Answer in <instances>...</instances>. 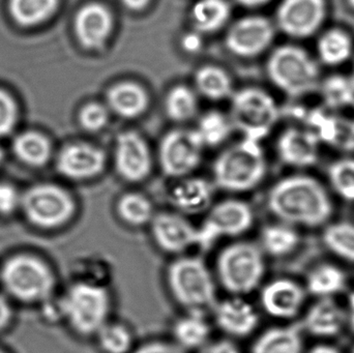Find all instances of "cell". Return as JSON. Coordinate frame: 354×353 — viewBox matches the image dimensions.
Listing matches in <instances>:
<instances>
[{
    "mask_svg": "<svg viewBox=\"0 0 354 353\" xmlns=\"http://www.w3.org/2000/svg\"><path fill=\"white\" fill-rule=\"evenodd\" d=\"M299 240V234L293 226L279 222L262 228L257 244L266 256L282 258L295 252Z\"/></svg>",
    "mask_w": 354,
    "mask_h": 353,
    "instance_id": "83f0119b",
    "label": "cell"
},
{
    "mask_svg": "<svg viewBox=\"0 0 354 353\" xmlns=\"http://www.w3.org/2000/svg\"><path fill=\"white\" fill-rule=\"evenodd\" d=\"M20 211L33 229L52 233L74 222L78 205L74 196L62 186L43 182L21 193Z\"/></svg>",
    "mask_w": 354,
    "mask_h": 353,
    "instance_id": "52a82bcc",
    "label": "cell"
},
{
    "mask_svg": "<svg viewBox=\"0 0 354 353\" xmlns=\"http://www.w3.org/2000/svg\"><path fill=\"white\" fill-rule=\"evenodd\" d=\"M268 207L274 217L289 225L318 227L332 217L328 193L318 180L293 175L279 180L270 189Z\"/></svg>",
    "mask_w": 354,
    "mask_h": 353,
    "instance_id": "6da1fadb",
    "label": "cell"
},
{
    "mask_svg": "<svg viewBox=\"0 0 354 353\" xmlns=\"http://www.w3.org/2000/svg\"><path fill=\"white\" fill-rule=\"evenodd\" d=\"M114 165L122 180L140 182L151 171V153L149 144L134 131L120 133L116 138Z\"/></svg>",
    "mask_w": 354,
    "mask_h": 353,
    "instance_id": "2e32d148",
    "label": "cell"
},
{
    "mask_svg": "<svg viewBox=\"0 0 354 353\" xmlns=\"http://www.w3.org/2000/svg\"><path fill=\"white\" fill-rule=\"evenodd\" d=\"M235 1L241 6H245V8H255L266 6L270 0H235Z\"/></svg>",
    "mask_w": 354,
    "mask_h": 353,
    "instance_id": "681fc988",
    "label": "cell"
},
{
    "mask_svg": "<svg viewBox=\"0 0 354 353\" xmlns=\"http://www.w3.org/2000/svg\"><path fill=\"white\" fill-rule=\"evenodd\" d=\"M4 161V153L1 149H0V167H1L2 164H3Z\"/></svg>",
    "mask_w": 354,
    "mask_h": 353,
    "instance_id": "f5cc1de1",
    "label": "cell"
},
{
    "mask_svg": "<svg viewBox=\"0 0 354 353\" xmlns=\"http://www.w3.org/2000/svg\"><path fill=\"white\" fill-rule=\"evenodd\" d=\"M164 283L183 312L210 314L218 300L214 271L199 255L187 253L171 258L164 271Z\"/></svg>",
    "mask_w": 354,
    "mask_h": 353,
    "instance_id": "277c9868",
    "label": "cell"
},
{
    "mask_svg": "<svg viewBox=\"0 0 354 353\" xmlns=\"http://www.w3.org/2000/svg\"><path fill=\"white\" fill-rule=\"evenodd\" d=\"M326 0H282L277 8V26L289 37H311L324 24Z\"/></svg>",
    "mask_w": 354,
    "mask_h": 353,
    "instance_id": "9a60e30c",
    "label": "cell"
},
{
    "mask_svg": "<svg viewBox=\"0 0 354 353\" xmlns=\"http://www.w3.org/2000/svg\"><path fill=\"white\" fill-rule=\"evenodd\" d=\"M351 35L341 28H330L318 39L317 51L320 59L328 66L344 64L353 54Z\"/></svg>",
    "mask_w": 354,
    "mask_h": 353,
    "instance_id": "e575fe53",
    "label": "cell"
},
{
    "mask_svg": "<svg viewBox=\"0 0 354 353\" xmlns=\"http://www.w3.org/2000/svg\"><path fill=\"white\" fill-rule=\"evenodd\" d=\"M21 193L8 182H0V219H8L20 211Z\"/></svg>",
    "mask_w": 354,
    "mask_h": 353,
    "instance_id": "7bdbcfd3",
    "label": "cell"
},
{
    "mask_svg": "<svg viewBox=\"0 0 354 353\" xmlns=\"http://www.w3.org/2000/svg\"><path fill=\"white\" fill-rule=\"evenodd\" d=\"M122 6L133 12H141L151 3V0H120Z\"/></svg>",
    "mask_w": 354,
    "mask_h": 353,
    "instance_id": "c3c4849f",
    "label": "cell"
},
{
    "mask_svg": "<svg viewBox=\"0 0 354 353\" xmlns=\"http://www.w3.org/2000/svg\"><path fill=\"white\" fill-rule=\"evenodd\" d=\"M306 287L310 294L318 298H333L346 287V276L336 265H320L310 271Z\"/></svg>",
    "mask_w": 354,
    "mask_h": 353,
    "instance_id": "836d02e7",
    "label": "cell"
},
{
    "mask_svg": "<svg viewBox=\"0 0 354 353\" xmlns=\"http://www.w3.org/2000/svg\"><path fill=\"white\" fill-rule=\"evenodd\" d=\"M197 226L198 249L208 251L224 240L243 238L255 223V213L249 203L241 199H226L212 205Z\"/></svg>",
    "mask_w": 354,
    "mask_h": 353,
    "instance_id": "30bf717a",
    "label": "cell"
},
{
    "mask_svg": "<svg viewBox=\"0 0 354 353\" xmlns=\"http://www.w3.org/2000/svg\"><path fill=\"white\" fill-rule=\"evenodd\" d=\"M347 3L349 4V6H351L353 10H354V0H347Z\"/></svg>",
    "mask_w": 354,
    "mask_h": 353,
    "instance_id": "db71d44e",
    "label": "cell"
},
{
    "mask_svg": "<svg viewBox=\"0 0 354 353\" xmlns=\"http://www.w3.org/2000/svg\"><path fill=\"white\" fill-rule=\"evenodd\" d=\"M195 130L205 147L223 144L234 131L229 116L218 110L203 114Z\"/></svg>",
    "mask_w": 354,
    "mask_h": 353,
    "instance_id": "d590c367",
    "label": "cell"
},
{
    "mask_svg": "<svg viewBox=\"0 0 354 353\" xmlns=\"http://www.w3.org/2000/svg\"><path fill=\"white\" fill-rule=\"evenodd\" d=\"M102 353H131L136 343L134 330L122 321L111 318L93 337Z\"/></svg>",
    "mask_w": 354,
    "mask_h": 353,
    "instance_id": "1f68e13d",
    "label": "cell"
},
{
    "mask_svg": "<svg viewBox=\"0 0 354 353\" xmlns=\"http://www.w3.org/2000/svg\"><path fill=\"white\" fill-rule=\"evenodd\" d=\"M276 27L270 19L258 15L245 16L233 23L225 37L227 49L239 57L260 55L272 45Z\"/></svg>",
    "mask_w": 354,
    "mask_h": 353,
    "instance_id": "5bb4252c",
    "label": "cell"
},
{
    "mask_svg": "<svg viewBox=\"0 0 354 353\" xmlns=\"http://www.w3.org/2000/svg\"><path fill=\"white\" fill-rule=\"evenodd\" d=\"M353 353H354V348H353Z\"/></svg>",
    "mask_w": 354,
    "mask_h": 353,
    "instance_id": "6f0895ef",
    "label": "cell"
},
{
    "mask_svg": "<svg viewBox=\"0 0 354 353\" xmlns=\"http://www.w3.org/2000/svg\"><path fill=\"white\" fill-rule=\"evenodd\" d=\"M326 248L336 256L354 263V224L339 222L330 224L322 236Z\"/></svg>",
    "mask_w": 354,
    "mask_h": 353,
    "instance_id": "74e56055",
    "label": "cell"
},
{
    "mask_svg": "<svg viewBox=\"0 0 354 353\" xmlns=\"http://www.w3.org/2000/svg\"><path fill=\"white\" fill-rule=\"evenodd\" d=\"M330 180L339 196L354 202V159L335 162L330 168Z\"/></svg>",
    "mask_w": 354,
    "mask_h": 353,
    "instance_id": "ab89813d",
    "label": "cell"
},
{
    "mask_svg": "<svg viewBox=\"0 0 354 353\" xmlns=\"http://www.w3.org/2000/svg\"><path fill=\"white\" fill-rule=\"evenodd\" d=\"M250 353H303L301 327H270L255 338Z\"/></svg>",
    "mask_w": 354,
    "mask_h": 353,
    "instance_id": "484cf974",
    "label": "cell"
},
{
    "mask_svg": "<svg viewBox=\"0 0 354 353\" xmlns=\"http://www.w3.org/2000/svg\"><path fill=\"white\" fill-rule=\"evenodd\" d=\"M204 147L196 130L170 131L160 143L159 161L162 171L170 178H185L201 163Z\"/></svg>",
    "mask_w": 354,
    "mask_h": 353,
    "instance_id": "8fae6325",
    "label": "cell"
},
{
    "mask_svg": "<svg viewBox=\"0 0 354 353\" xmlns=\"http://www.w3.org/2000/svg\"><path fill=\"white\" fill-rule=\"evenodd\" d=\"M214 184L202 178H183L170 190L174 211L185 216L206 213L214 199Z\"/></svg>",
    "mask_w": 354,
    "mask_h": 353,
    "instance_id": "44dd1931",
    "label": "cell"
},
{
    "mask_svg": "<svg viewBox=\"0 0 354 353\" xmlns=\"http://www.w3.org/2000/svg\"><path fill=\"white\" fill-rule=\"evenodd\" d=\"M274 97L258 87H245L231 95L230 118L233 130L243 138L260 141L266 138L279 120Z\"/></svg>",
    "mask_w": 354,
    "mask_h": 353,
    "instance_id": "ba28073f",
    "label": "cell"
},
{
    "mask_svg": "<svg viewBox=\"0 0 354 353\" xmlns=\"http://www.w3.org/2000/svg\"><path fill=\"white\" fill-rule=\"evenodd\" d=\"M309 122L310 130L320 142L345 153H354V120L316 110L310 114Z\"/></svg>",
    "mask_w": 354,
    "mask_h": 353,
    "instance_id": "603a6c76",
    "label": "cell"
},
{
    "mask_svg": "<svg viewBox=\"0 0 354 353\" xmlns=\"http://www.w3.org/2000/svg\"><path fill=\"white\" fill-rule=\"evenodd\" d=\"M165 111L170 120L185 122L192 120L198 111V97L187 85H176L168 91Z\"/></svg>",
    "mask_w": 354,
    "mask_h": 353,
    "instance_id": "8d00e7d4",
    "label": "cell"
},
{
    "mask_svg": "<svg viewBox=\"0 0 354 353\" xmlns=\"http://www.w3.org/2000/svg\"><path fill=\"white\" fill-rule=\"evenodd\" d=\"M212 271L218 289L227 296L247 298L263 284L266 256L257 242L230 240L216 254Z\"/></svg>",
    "mask_w": 354,
    "mask_h": 353,
    "instance_id": "5b68a950",
    "label": "cell"
},
{
    "mask_svg": "<svg viewBox=\"0 0 354 353\" xmlns=\"http://www.w3.org/2000/svg\"><path fill=\"white\" fill-rule=\"evenodd\" d=\"M351 80H353V84H354V66H353V75H351Z\"/></svg>",
    "mask_w": 354,
    "mask_h": 353,
    "instance_id": "11a10c76",
    "label": "cell"
},
{
    "mask_svg": "<svg viewBox=\"0 0 354 353\" xmlns=\"http://www.w3.org/2000/svg\"><path fill=\"white\" fill-rule=\"evenodd\" d=\"M111 10L100 2L79 8L74 18V33L81 47L89 51L103 49L113 30Z\"/></svg>",
    "mask_w": 354,
    "mask_h": 353,
    "instance_id": "ac0fdd59",
    "label": "cell"
},
{
    "mask_svg": "<svg viewBox=\"0 0 354 353\" xmlns=\"http://www.w3.org/2000/svg\"><path fill=\"white\" fill-rule=\"evenodd\" d=\"M15 155L26 165L41 167L49 162L52 144L46 135L37 131H26L15 137L12 141Z\"/></svg>",
    "mask_w": 354,
    "mask_h": 353,
    "instance_id": "f546056e",
    "label": "cell"
},
{
    "mask_svg": "<svg viewBox=\"0 0 354 353\" xmlns=\"http://www.w3.org/2000/svg\"><path fill=\"white\" fill-rule=\"evenodd\" d=\"M60 321L80 339H93L112 318L114 298L110 288L101 282L79 279L56 298Z\"/></svg>",
    "mask_w": 354,
    "mask_h": 353,
    "instance_id": "3957f363",
    "label": "cell"
},
{
    "mask_svg": "<svg viewBox=\"0 0 354 353\" xmlns=\"http://www.w3.org/2000/svg\"><path fill=\"white\" fill-rule=\"evenodd\" d=\"M59 6L60 0H10L8 10L19 26L31 28L51 19Z\"/></svg>",
    "mask_w": 354,
    "mask_h": 353,
    "instance_id": "4dcf8cb0",
    "label": "cell"
},
{
    "mask_svg": "<svg viewBox=\"0 0 354 353\" xmlns=\"http://www.w3.org/2000/svg\"><path fill=\"white\" fill-rule=\"evenodd\" d=\"M194 80L198 93L210 101H223L234 93L231 77L218 66H202L196 72Z\"/></svg>",
    "mask_w": 354,
    "mask_h": 353,
    "instance_id": "d6a6232c",
    "label": "cell"
},
{
    "mask_svg": "<svg viewBox=\"0 0 354 353\" xmlns=\"http://www.w3.org/2000/svg\"><path fill=\"white\" fill-rule=\"evenodd\" d=\"M270 80L290 97H301L315 89L319 68L315 60L301 48L284 45L277 48L266 64Z\"/></svg>",
    "mask_w": 354,
    "mask_h": 353,
    "instance_id": "9c48e42d",
    "label": "cell"
},
{
    "mask_svg": "<svg viewBox=\"0 0 354 353\" xmlns=\"http://www.w3.org/2000/svg\"><path fill=\"white\" fill-rule=\"evenodd\" d=\"M181 46L185 51L189 52V53H196V52L199 51L202 47L201 33L196 30H194L193 32L187 33L183 37Z\"/></svg>",
    "mask_w": 354,
    "mask_h": 353,
    "instance_id": "7dc6e473",
    "label": "cell"
},
{
    "mask_svg": "<svg viewBox=\"0 0 354 353\" xmlns=\"http://www.w3.org/2000/svg\"><path fill=\"white\" fill-rule=\"evenodd\" d=\"M230 16L231 6L227 0H197L191 10L194 30L201 35L220 30Z\"/></svg>",
    "mask_w": 354,
    "mask_h": 353,
    "instance_id": "f1b7e54d",
    "label": "cell"
},
{
    "mask_svg": "<svg viewBox=\"0 0 354 353\" xmlns=\"http://www.w3.org/2000/svg\"><path fill=\"white\" fill-rule=\"evenodd\" d=\"M319 144L313 131L289 128L281 134L277 151L283 163L293 167H310L317 161Z\"/></svg>",
    "mask_w": 354,
    "mask_h": 353,
    "instance_id": "ffe728a7",
    "label": "cell"
},
{
    "mask_svg": "<svg viewBox=\"0 0 354 353\" xmlns=\"http://www.w3.org/2000/svg\"><path fill=\"white\" fill-rule=\"evenodd\" d=\"M196 353H243L236 341L228 338L210 340L206 345Z\"/></svg>",
    "mask_w": 354,
    "mask_h": 353,
    "instance_id": "f6af8a7d",
    "label": "cell"
},
{
    "mask_svg": "<svg viewBox=\"0 0 354 353\" xmlns=\"http://www.w3.org/2000/svg\"><path fill=\"white\" fill-rule=\"evenodd\" d=\"M109 112L107 106L97 102L85 104L79 111V124L86 132H100L109 122Z\"/></svg>",
    "mask_w": 354,
    "mask_h": 353,
    "instance_id": "60d3db41",
    "label": "cell"
},
{
    "mask_svg": "<svg viewBox=\"0 0 354 353\" xmlns=\"http://www.w3.org/2000/svg\"><path fill=\"white\" fill-rule=\"evenodd\" d=\"M19 120V107L16 99L0 88V138L12 134Z\"/></svg>",
    "mask_w": 354,
    "mask_h": 353,
    "instance_id": "b9f144b4",
    "label": "cell"
},
{
    "mask_svg": "<svg viewBox=\"0 0 354 353\" xmlns=\"http://www.w3.org/2000/svg\"><path fill=\"white\" fill-rule=\"evenodd\" d=\"M259 305L272 318L288 321L299 314L306 300V290L293 280L278 278L259 288Z\"/></svg>",
    "mask_w": 354,
    "mask_h": 353,
    "instance_id": "e0dca14e",
    "label": "cell"
},
{
    "mask_svg": "<svg viewBox=\"0 0 354 353\" xmlns=\"http://www.w3.org/2000/svg\"><path fill=\"white\" fill-rule=\"evenodd\" d=\"M118 221L130 229L149 227L156 215L153 202L140 193H126L115 204Z\"/></svg>",
    "mask_w": 354,
    "mask_h": 353,
    "instance_id": "4316f807",
    "label": "cell"
},
{
    "mask_svg": "<svg viewBox=\"0 0 354 353\" xmlns=\"http://www.w3.org/2000/svg\"><path fill=\"white\" fill-rule=\"evenodd\" d=\"M324 103L332 109L354 105V84L351 77L332 75L322 85Z\"/></svg>",
    "mask_w": 354,
    "mask_h": 353,
    "instance_id": "f35d334b",
    "label": "cell"
},
{
    "mask_svg": "<svg viewBox=\"0 0 354 353\" xmlns=\"http://www.w3.org/2000/svg\"><path fill=\"white\" fill-rule=\"evenodd\" d=\"M209 315L212 325L223 334V337L233 341L251 338L259 329V312L245 296L218 298Z\"/></svg>",
    "mask_w": 354,
    "mask_h": 353,
    "instance_id": "4fadbf2b",
    "label": "cell"
},
{
    "mask_svg": "<svg viewBox=\"0 0 354 353\" xmlns=\"http://www.w3.org/2000/svg\"><path fill=\"white\" fill-rule=\"evenodd\" d=\"M212 331L208 314L183 312L172 323L170 339L187 353L197 352L212 339Z\"/></svg>",
    "mask_w": 354,
    "mask_h": 353,
    "instance_id": "7402d4cb",
    "label": "cell"
},
{
    "mask_svg": "<svg viewBox=\"0 0 354 353\" xmlns=\"http://www.w3.org/2000/svg\"><path fill=\"white\" fill-rule=\"evenodd\" d=\"M109 111L127 120L142 115L149 105L147 90L132 81H122L112 85L106 93Z\"/></svg>",
    "mask_w": 354,
    "mask_h": 353,
    "instance_id": "d4e9b609",
    "label": "cell"
},
{
    "mask_svg": "<svg viewBox=\"0 0 354 353\" xmlns=\"http://www.w3.org/2000/svg\"><path fill=\"white\" fill-rule=\"evenodd\" d=\"M147 228L153 246L171 258L191 253L198 247L197 226L176 211L156 213Z\"/></svg>",
    "mask_w": 354,
    "mask_h": 353,
    "instance_id": "7c38bea8",
    "label": "cell"
},
{
    "mask_svg": "<svg viewBox=\"0 0 354 353\" xmlns=\"http://www.w3.org/2000/svg\"><path fill=\"white\" fill-rule=\"evenodd\" d=\"M14 318V302L0 292V334L10 329Z\"/></svg>",
    "mask_w": 354,
    "mask_h": 353,
    "instance_id": "bcb514c9",
    "label": "cell"
},
{
    "mask_svg": "<svg viewBox=\"0 0 354 353\" xmlns=\"http://www.w3.org/2000/svg\"><path fill=\"white\" fill-rule=\"evenodd\" d=\"M268 170L260 142L243 138L218 155L212 167L214 186L231 193H245L261 184Z\"/></svg>",
    "mask_w": 354,
    "mask_h": 353,
    "instance_id": "8992f818",
    "label": "cell"
},
{
    "mask_svg": "<svg viewBox=\"0 0 354 353\" xmlns=\"http://www.w3.org/2000/svg\"><path fill=\"white\" fill-rule=\"evenodd\" d=\"M309 353H340L336 348L328 345H319L314 347Z\"/></svg>",
    "mask_w": 354,
    "mask_h": 353,
    "instance_id": "816d5d0a",
    "label": "cell"
},
{
    "mask_svg": "<svg viewBox=\"0 0 354 353\" xmlns=\"http://www.w3.org/2000/svg\"><path fill=\"white\" fill-rule=\"evenodd\" d=\"M347 313V321L351 323V329L354 332V292L349 296L348 311Z\"/></svg>",
    "mask_w": 354,
    "mask_h": 353,
    "instance_id": "f907efd6",
    "label": "cell"
},
{
    "mask_svg": "<svg viewBox=\"0 0 354 353\" xmlns=\"http://www.w3.org/2000/svg\"><path fill=\"white\" fill-rule=\"evenodd\" d=\"M106 155L101 149L88 143H72L58 153L56 169L72 180H87L102 173Z\"/></svg>",
    "mask_w": 354,
    "mask_h": 353,
    "instance_id": "d6986e66",
    "label": "cell"
},
{
    "mask_svg": "<svg viewBox=\"0 0 354 353\" xmlns=\"http://www.w3.org/2000/svg\"><path fill=\"white\" fill-rule=\"evenodd\" d=\"M0 287L14 303L41 307L57 296L58 276L45 257L21 251L0 263Z\"/></svg>",
    "mask_w": 354,
    "mask_h": 353,
    "instance_id": "7a4b0ae2",
    "label": "cell"
},
{
    "mask_svg": "<svg viewBox=\"0 0 354 353\" xmlns=\"http://www.w3.org/2000/svg\"><path fill=\"white\" fill-rule=\"evenodd\" d=\"M131 353H187L171 339H151L137 344Z\"/></svg>",
    "mask_w": 354,
    "mask_h": 353,
    "instance_id": "ee69618b",
    "label": "cell"
},
{
    "mask_svg": "<svg viewBox=\"0 0 354 353\" xmlns=\"http://www.w3.org/2000/svg\"><path fill=\"white\" fill-rule=\"evenodd\" d=\"M347 323V313L333 298H322L308 310L303 329L312 336L332 338L338 336Z\"/></svg>",
    "mask_w": 354,
    "mask_h": 353,
    "instance_id": "cb8c5ba5",
    "label": "cell"
},
{
    "mask_svg": "<svg viewBox=\"0 0 354 353\" xmlns=\"http://www.w3.org/2000/svg\"><path fill=\"white\" fill-rule=\"evenodd\" d=\"M0 353H8V352H6V350H2V348L0 347Z\"/></svg>",
    "mask_w": 354,
    "mask_h": 353,
    "instance_id": "9f6ffc18",
    "label": "cell"
}]
</instances>
